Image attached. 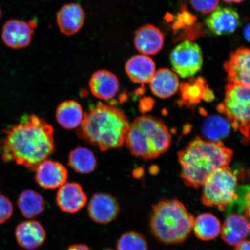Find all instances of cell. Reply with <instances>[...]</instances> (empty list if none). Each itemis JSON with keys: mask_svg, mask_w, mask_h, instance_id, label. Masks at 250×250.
Wrapping results in <instances>:
<instances>
[{"mask_svg": "<svg viewBox=\"0 0 250 250\" xmlns=\"http://www.w3.org/2000/svg\"><path fill=\"white\" fill-rule=\"evenodd\" d=\"M54 134L52 126L44 119L24 115L18 123L4 130L0 140V155L4 162L34 170L54 152Z\"/></svg>", "mask_w": 250, "mask_h": 250, "instance_id": "6da1fadb", "label": "cell"}, {"mask_svg": "<svg viewBox=\"0 0 250 250\" xmlns=\"http://www.w3.org/2000/svg\"><path fill=\"white\" fill-rule=\"evenodd\" d=\"M129 125L126 115L116 106L99 103L86 112L77 134L104 152L123 146Z\"/></svg>", "mask_w": 250, "mask_h": 250, "instance_id": "7a4b0ae2", "label": "cell"}, {"mask_svg": "<svg viewBox=\"0 0 250 250\" xmlns=\"http://www.w3.org/2000/svg\"><path fill=\"white\" fill-rule=\"evenodd\" d=\"M233 155L222 142L197 137L178 155L181 178L186 186L198 189L214 171L227 167Z\"/></svg>", "mask_w": 250, "mask_h": 250, "instance_id": "3957f363", "label": "cell"}, {"mask_svg": "<svg viewBox=\"0 0 250 250\" xmlns=\"http://www.w3.org/2000/svg\"><path fill=\"white\" fill-rule=\"evenodd\" d=\"M194 219L179 200H162L152 206L150 230L159 242L177 245L188 238Z\"/></svg>", "mask_w": 250, "mask_h": 250, "instance_id": "277c9868", "label": "cell"}, {"mask_svg": "<svg viewBox=\"0 0 250 250\" xmlns=\"http://www.w3.org/2000/svg\"><path fill=\"white\" fill-rule=\"evenodd\" d=\"M171 141L170 133L163 121L143 115L130 124L125 144L133 156L149 160L167 152Z\"/></svg>", "mask_w": 250, "mask_h": 250, "instance_id": "5b68a950", "label": "cell"}, {"mask_svg": "<svg viewBox=\"0 0 250 250\" xmlns=\"http://www.w3.org/2000/svg\"><path fill=\"white\" fill-rule=\"evenodd\" d=\"M201 201L208 207L225 212L239 198L237 175L229 167L218 168L203 185Z\"/></svg>", "mask_w": 250, "mask_h": 250, "instance_id": "8992f818", "label": "cell"}, {"mask_svg": "<svg viewBox=\"0 0 250 250\" xmlns=\"http://www.w3.org/2000/svg\"><path fill=\"white\" fill-rule=\"evenodd\" d=\"M217 109L233 129L242 134L246 142L250 140V87L228 83L224 101Z\"/></svg>", "mask_w": 250, "mask_h": 250, "instance_id": "52a82bcc", "label": "cell"}, {"mask_svg": "<svg viewBox=\"0 0 250 250\" xmlns=\"http://www.w3.org/2000/svg\"><path fill=\"white\" fill-rule=\"evenodd\" d=\"M170 60L175 73L181 78L192 77L202 68V50L196 43L186 40L173 49Z\"/></svg>", "mask_w": 250, "mask_h": 250, "instance_id": "ba28073f", "label": "cell"}, {"mask_svg": "<svg viewBox=\"0 0 250 250\" xmlns=\"http://www.w3.org/2000/svg\"><path fill=\"white\" fill-rule=\"evenodd\" d=\"M37 26L35 20L29 21L9 20L3 25L1 39L6 46L13 49L27 48L32 42L34 31Z\"/></svg>", "mask_w": 250, "mask_h": 250, "instance_id": "9c48e42d", "label": "cell"}, {"mask_svg": "<svg viewBox=\"0 0 250 250\" xmlns=\"http://www.w3.org/2000/svg\"><path fill=\"white\" fill-rule=\"evenodd\" d=\"M87 212L90 219L95 223L108 224L116 220L120 214V203L111 195L97 193L90 199Z\"/></svg>", "mask_w": 250, "mask_h": 250, "instance_id": "30bf717a", "label": "cell"}, {"mask_svg": "<svg viewBox=\"0 0 250 250\" xmlns=\"http://www.w3.org/2000/svg\"><path fill=\"white\" fill-rule=\"evenodd\" d=\"M224 68L228 83L250 87V49L240 48L231 53Z\"/></svg>", "mask_w": 250, "mask_h": 250, "instance_id": "8fae6325", "label": "cell"}, {"mask_svg": "<svg viewBox=\"0 0 250 250\" xmlns=\"http://www.w3.org/2000/svg\"><path fill=\"white\" fill-rule=\"evenodd\" d=\"M35 180L42 188L45 190L59 189L68 178V170L58 162L46 159L35 168Z\"/></svg>", "mask_w": 250, "mask_h": 250, "instance_id": "7c38bea8", "label": "cell"}, {"mask_svg": "<svg viewBox=\"0 0 250 250\" xmlns=\"http://www.w3.org/2000/svg\"><path fill=\"white\" fill-rule=\"evenodd\" d=\"M87 196L82 186L77 183H65L58 189L56 204L65 213L75 214L85 207Z\"/></svg>", "mask_w": 250, "mask_h": 250, "instance_id": "4fadbf2b", "label": "cell"}, {"mask_svg": "<svg viewBox=\"0 0 250 250\" xmlns=\"http://www.w3.org/2000/svg\"><path fill=\"white\" fill-rule=\"evenodd\" d=\"M85 11L77 3L71 2L62 6L56 14V23L61 33L72 36L82 29L85 24Z\"/></svg>", "mask_w": 250, "mask_h": 250, "instance_id": "5bb4252c", "label": "cell"}, {"mask_svg": "<svg viewBox=\"0 0 250 250\" xmlns=\"http://www.w3.org/2000/svg\"><path fill=\"white\" fill-rule=\"evenodd\" d=\"M15 237L21 248L34 250L44 244L46 233L44 227L40 222L31 219L18 225L15 230Z\"/></svg>", "mask_w": 250, "mask_h": 250, "instance_id": "9a60e30c", "label": "cell"}, {"mask_svg": "<svg viewBox=\"0 0 250 250\" xmlns=\"http://www.w3.org/2000/svg\"><path fill=\"white\" fill-rule=\"evenodd\" d=\"M133 43L141 54L155 55L163 48L164 36L161 30L154 25L145 24L136 30Z\"/></svg>", "mask_w": 250, "mask_h": 250, "instance_id": "2e32d148", "label": "cell"}, {"mask_svg": "<svg viewBox=\"0 0 250 250\" xmlns=\"http://www.w3.org/2000/svg\"><path fill=\"white\" fill-rule=\"evenodd\" d=\"M240 23L239 14L230 7L217 8L206 20L209 30L217 36L233 33Z\"/></svg>", "mask_w": 250, "mask_h": 250, "instance_id": "e0dca14e", "label": "cell"}, {"mask_svg": "<svg viewBox=\"0 0 250 250\" xmlns=\"http://www.w3.org/2000/svg\"><path fill=\"white\" fill-rule=\"evenodd\" d=\"M90 92L95 98L107 101L114 98L120 89V82L116 75L107 70L95 72L89 81Z\"/></svg>", "mask_w": 250, "mask_h": 250, "instance_id": "ac0fdd59", "label": "cell"}, {"mask_svg": "<svg viewBox=\"0 0 250 250\" xmlns=\"http://www.w3.org/2000/svg\"><path fill=\"white\" fill-rule=\"evenodd\" d=\"M221 234L228 245L236 247L250 235V221L241 215L230 214L224 221Z\"/></svg>", "mask_w": 250, "mask_h": 250, "instance_id": "d6986e66", "label": "cell"}, {"mask_svg": "<svg viewBox=\"0 0 250 250\" xmlns=\"http://www.w3.org/2000/svg\"><path fill=\"white\" fill-rule=\"evenodd\" d=\"M154 61L148 56L134 55L125 64V71L129 79L137 84L148 83L156 71Z\"/></svg>", "mask_w": 250, "mask_h": 250, "instance_id": "ffe728a7", "label": "cell"}, {"mask_svg": "<svg viewBox=\"0 0 250 250\" xmlns=\"http://www.w3.org/2000/svg\"><path fill=\"white\" fill-rule=\"evenodd\" d=\"M149 83L152 93L161 99L170 98L178 91L180 86L177 75L167 68H161L155 71Z\"/></svg>", "mask_w": 250, "mask_h": 250, "instance_id": "44dd1931", "label": "cell"}, {"mask_svg": "<svg viewBox=\"0 0 250 250\" xmlns=\"http://www.w3.org/2000/svg\"><path fill=\"white\" fill-rule=\"evenodd\" d=\"M85 114L82 106L70 100L61 103L56 110V119L61 126L67 130L77 129L82 124Z\"/></svg>", "mask_w": 250, "mask_h": 250, "instance_id": "7402d4cb", "label": "cell"}, {"mask_svg": "<svg viewBox=\"0 0 250 250\" xmlns=\"http://www.w3.org/2000/svg\"><path fill=\"white\" fill-rule=\"evenodd\" d=\"M17 206L21 213L25 218L33 219L44 211L46 203L40 193L31 189L23 190L17 200Z\"/></svg>", "mask_w": 250, "mask_h": 250, "instance_id": "603a6c76", "label": "cell"}, {"mask_svg": "<svg viewBox=\"0 0 250 250\" xmlns=\"http://www.w3.org/2000/svg\"><path fill=\"white\" fill-rule=\"evenodd\" d=\"M192 230L203 241H210L221 233V225L217 217L211 213H203L194 219Z\"/></svg>", "mask_w": 250, "mask_h": 250, "instance_id": "cb8c5ba5", "label": "cell"}, {"mask_svg": "<svg viewBox=\"0 0 250 250\" xmlns=\"http://www.w3.org/2000/svg\"><path fill=\"white\" fill-rule=\"evenodd\" d=\"M180 103L186 106L198 104L204 100L205 92L208 89L207 83L204 78H192L187 82L180 83Z\"/></svg>", "mask_w": 250, "mask_h": 250, "instance_id": "d4e9b609", "label": "cell"}, {"mask_svg": "<svg viewBox=\"0 0 250 250\" xmlns=\"http://www.w3.org/2000/svg\"><path fill=\"white\" fill-rule=\"evenodd\" d=\"M68 165L77 173L89 174L95 170L97 160L90 149L79 146L70 152Z\"/></svg>", "mask_w": 250, "mask_h": 250, "instance_id": "484cf974", "label": "cell"}, {"mask_svg": "<svg viewBox=\"0 0 250 250\" xmlns=\"http://www.w3.org/2000/svg\"><path fill=\"white\" fill-rule=\"evenodd\" d=\"M229 122L226 119L217 115L209 117L204 122L202 132L209 141L221 142L229 135L230 127Z\"/></svg>", "mask_w": 250, "mask_h": 250, "instance_id": "4316f807", "label": "cell"}, {"mask_svg": "<svg viewBox=\"0 0 250 250\" xmlns=\"http://www.w3.org/2000/svg\"><path fill=\"white\" fill-rule=\"evenodd\" d=\"M117 250H148L147 240L143 234L127 232L122 234L117 243Z\"/></svg>", "mask_w": 250, "mask_h": 250, "instance_id": "83f0119b", "label": "cell"}, {"mask_svg": "<svg viewBox=\"0 0 250 250\" xmlns=\"http://www.w3.org/2000/svg\"><path fill=\"white\" fill-rule=\"evenodd\" d=\"M14 207L10 199L0 194V225L7 222L13 214Z\"/></svg>", "mask_w": 250, "mask_h": 250, "instance_id": "f1b7e54d", "label": "cell"}, {"mask_svg": "<svg viewBox=\"0 0 250 250\" xmlns=\"http://www.w3.org/2000/svg\"><path fill=\"white\" fill-rule=\"evenodd\" d=\"M219 0H190V4L196 11L209 14L217 8Z\"/></svg>", "mask_w": 250, "mask_h": 250, "instance_id": "f546056e", "label": "cell"}, {"mask_svg": "<svg viewBox=\"0 0 250 250\" xmlns=\"http://www.w3.org/2000/svg\"><path fill=\"white\" fill-rule=\"evenodd\" d=\"M242 207L247 218L250 221V186L244 188Z\"/></svg>", "mask_w": 250, "mask_h": 250, "instance_id": "4dcf8cb0", "label": "cell"}, {"mask_svg": "<svg viewBox=\"0 0 250 250\" xmlns=\"http://www.w3.org/2000/svg\"><path fill=\"white\" fill-rule=\"evenodd\" d=\"M66 250H91L88 246L83 244H75L67 248Z\"/></svg>", "mask_w": 250, "mask_h": 250, "instance_id": "1f68e13d", "label": "cell"}, {"mask_svg": "<svg viewBox=\"0 0 250 250\" xmlns=\"http://www.w3.org/2000/svg\"><path fill=\"white\" fill-rule=\"evenodd\" d=\"M234 250H250V240H245L235 247Z\"/></svg>", "mask_w": 250, "mask_h": 250, "instance_id": "d6a6232c", "label": "cell"}, {"mask_svg": "<svg viewBox=\"0 0 250 250\" xmlns=\"http://www.w3.org/2000/svg\"><path fill=\"white\" fill-rule=\"evenodd\" d=\"M244 36L250 42V23L247 24L243 30Z\"/></svg>", "mask_w": 250, "mask_h": 250, "instance_id": "836d02e7", "label": "cell"}, {"mask_svg": "<svg viewBox=\"0 0 250 250\" xmlns=\"http://www.w3.org/2000/svg\"><path fill=\"white\" fill-rule=\"evenodd\" d=\"M224 1L229 3H240L244 1V0H224Z\"/></svg>", "mask_w": 250, "mask_h": 250, "instance_id": "e575fe53", "label": "cell"}, {"mask_svg": "<svg viewBox=\"0 0 250 250\" xmlns=\"http://www.w3.org/2000/svg\"><path fill=\"white\" fill-rule=\"evenodd\" d=\"M2 16V9L1 8V6H0V21H1V20Z\"/></svg>", "mask_w": 250, "mask_h": 250, "instance_id": "d590c367", "label": "cell"}, {"mask_svg": "<svg viewBox=\"0 0 250 250\" xmlns=\"http://www.w3.org/2000/svg\"><path fill=\"white\" fill-rule=\"evenodd\" d=\"M112 250V249H105V250Z\"/></svg>", "mask_w": 250, "mask_h": 250, "instance_id": "8d00e7d4", "label": "cell"}]
</instances>
